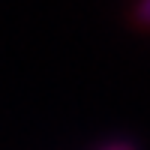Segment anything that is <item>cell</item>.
I'll return each mask as SVG.
<instances>
[{"label":"cell","instance_id":"cell-1","mask_svg":"<svg viewBox=\"0 0 150 150\" xmlns=\"http://www.w3.org/2000/svg\"><path fill=\"white\" fill-rule=\"evenodd\" d=\"M135 21L141 27H150V0H138L135 3Z\"/></svg>","mask_w":150,"mask_h":150},{"label":"cell","instance_id":"cell-2","mask_svg":"<svg viewBox=\"0 0 150 150\" xmlns=\"http://www.w3.org/2000/svg\"><path fill=\"white\" fill-rule=\"evenodd\" d=\"M99 150H135V144H129V141H111V144L99 147Z\"/></svg>","mask_w":150,"mask_h":150}]
</instances>
